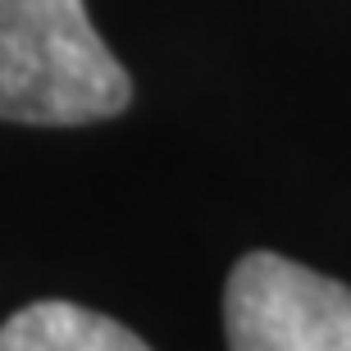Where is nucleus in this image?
Returning <instances> with one entry per match:
<instances>
[{
    "mask_svg": "<svg viewBox=\"0 0 351 351\" xmlns=\"http://www.w3.org/2000/svg\"><path fill=\"white\" fill-rule=\"evenodd\" d=\"M132 78L82 0H0V119L73 128L123 114Z\"/></svg>",
    "mask_w": 351,
    "mask_h": 351,
    "instance_id": "nucleus-1",
    "label": "nucleus"
},
{
    "mask_svg": "<svg viewBox=\"0 0 351 351\" xmlns=\"http://www.w3.org/2000/svg\"><path fill=\"white\" fill-rule=\"evenodd\" d=\"M223 328L228 351H351V287L251 251L228 274Z\"/></svg>",
    "mask_w": 351,
    "mask_h": 351,
    "instance_id": "nucleus-2",
    "label": "nucleus"
},
{
    "mask_svg": "<svg viewBox=\"0 0 351 351\" xmlns=\"http://www.w3.org/2000/svg\"><path fill=\"white\" fill-rule=\"evenodd\" d=\"M0 351H151L119 319L73 301H32L0 324Z\"/></svg>",
    "mask_w": 351,
    "mask_h": 351,
    "instance_id": "nucleus-3",
    "label": "nucleus"
}]
</instances>
